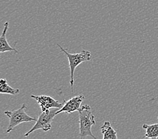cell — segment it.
Listing matches in <instances>:
<instances>
[{
    "mask_svg": "<svg viewBox=\"0 0 158 139\" xmlns=\"http://www.w3.org/2000/svg\"><path fill=\"white\" fill-rule=\"evenodd\" d=\"M31 98L35 99L39 104L42 112L51 108H61L63 106L62 103L55 100L50 96L31 95Z\"/></svg>",
    "mask_w": 158,
    "mask_h": 139,
    "instance_id": "obj_6",
    "label": "cell"
},
{
    "mask_svg": "<svg viewBox=\"0 0 158 139\" xmlns=\"http://www.w3.org/2000/svg\"><path fill=\"white\" fill-rule=\"evenodd\" d=\"M3 25H4V28H3L1 37H0V52L3 53L6 52H14L15 53H18V52L16 50V49L10 46L6 38L7 31L9 28V22L6 21Z\"/></svg>",
    "mask_w": 158,
    "mask_h": 139,
    "instance_id": "obj_7",
    "label": "cell"
},
{
    "mask_svg": "<svg viewBox=\"0 0 158 139\" xmlns=\"http://www.w3.org/2000/svg\"><path fill=\"white\" fill-rule=\"evenodd\" d=\"M79 121L80 125V134L79 137L84 138L87 137H91L96 139V137L92 132V127L96 124L95 116L92 112V108L89 105L85 104L82 106L78 110Z\"/></svg>",
    "mask_w": 158,
    "mask_h": 139,
    "instance_id": "obj_1",
    "label": "cell"
},
{
    "mask_svg": "<svg viewBox=\"0 0 158 139\" xmlns=\"http://www.w3.org/2000/svg\"><path fill=\"white\" fill-rule=\"evenodd\" d=\"M100 129L103 139H116L118 138L117 133L112 127L111 124L109 121H105Z\"/></svg>",
    "mask_w": 158,
    "mask_h": 139,
    "instance_id": "obj_8",
    "label": "cell"
},
{
    "mask_svg": "<svg viewBox=\"0 0 158 139\" xmlns=\"http://www.w3.org/2000/svg\"><path fill=\"white\" fill-rule=\"evenodd\" d=\"M26 104H23L22 106L18 110L8 111L6 110L4 112V114L9 118V125L7 128L6 133H10L14 129V128L18 125L23 122H36V119L32 118V116H29L26 113Z\"/></svg>",
    "mask_w": 158,
    "mask_h": 139,
    "instance_id": "obj_3",
    "label": "cell"
},
{
    "mask_svg": "<svg viewBox=\"0 0 158 139\" xmlns=\"http://www.w3.org/2000/svg\"><path fill=\"white\" fill-rule=\"evenodd\" d=\"M85 99V96L83 95L73 96L68 100H63L64 104L56 112V114H59L61 112H65L67 114H71L75 111H78L81 108V104Z\"/></svg>",
    "mask_w": 158,
    "mask_h": 139,
    "instance_id": "obj_5",
    "label": "cell"
},
{
    "mask_svg": "<svg viewBox=\"0 0 158 139\" xmlns=\"http://www.w3.org/2000/svg\"><path fill=\"white\" fill-rule=\"evenodd\" d=\"M20 91L19 89L14 88L7 84L6 78H2L0 80V93L8 94L11 95H16Z\"/></svg>",
    "mask_w": 158,
    "mask_h": 139,
    "instance_id": "obj_10",
    "label": "cell"
},
{
    "mask_svg": "<svg viewBox=\"0 0 158 139\" xmlns=\"http://www.w3.org/2000/svg\"><path fill=\"white\" fill-rule=\"evenodd\" d=\"M57 46L60 48L64 54L66 55L69 61V65L70 68V85L71 88V92H73V84H74V72L76 68L84 62L89 61L92 58V53L88 50H82L79 54H71L66 50L62 48L59 44Z\"/></svg>",
    "mask_w": 158,
    "mask_h": 139,
    "instance_id": "obj_2",
    "label": "cell"
},
{
    "mask_svg": "<svg viewBox=\"0 0 158 139\" xmlns=\"http://www.w3.org/2000/svg\"><path fill=\"white\" fill-rule=\"evenodd\" d=\"M57 110H57V109L51 108L43 111L42 113L39 116L38 119L36 120L35 125H34V126H32V129L28 132L24 134V137H28L34 131L39 129H42L45 131V132L51 130L52 127V121H53L55 116L57 115L56 114V112H57Z\"/></svg>",
    "mask_w": 158,
    "mask_h": 139,
    "instance_id": "obj_4",
    "label": "cell"
},
{
    "mask_svg": "<svg viewBox=\"0 0 158 139\" xmlns=\"http://www.w3.org/2000/svg\"><path fill=\"white\" fill-rule=\"evenodd\" d=\"M143 129L145 130L144 138H158V123L153 125H143Z\"/></svg>",
    "mask_w": 158,
    "mask_h": 139,
    "instance_id": "obj_9",
    "label": "cell"
}]
</instances>
